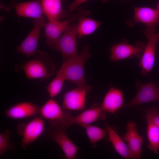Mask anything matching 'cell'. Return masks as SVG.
<instances>
[{
	"mask_svg": "<svg viewBox=\"0 0 159 159\" xmlns=\"http://www.w3.org/2000/svg\"><path fill=\"white\" fill-rule=\"evenodd\" d=\"M106 112L100 105L96 104L91 108L83 110L76 116L73 117L70 115L65 123V127L66 128L74 124L82 126L103 120L106 117Z\"/></svg>",
	"mask_w": 159,
	"mask_h": 159,
	"instance_id": "cell-11",
	"label": "cell"
},
{
	"mask_svg": "<svg viewBox=\"0 0 159 159\" xmlns=\"http://www.w3.org/2000/svg\"><path fill=\"white\" fill-rule=\"evenodd\" d=\"M156 9L158 11V13L159 14V1H158V6H157V8Z\"/></svg>",
	"mask_w": 159,
	"mask_h": 159,
	"instance_id": "cell-28",
	"label": "cell"
},
{
	"mask_svg": "<svg viewBox=\"0 0 159 159\" xmlns=\"http://www.w3.org/2000/svg\"><path fill=\"white\" fill-rule=\"evenodd\" d=\"M158 85H159V84H158Z\"/></svg>",
	"mask_w": 159,
	"mask_h": 159,
	"instance_id": "cell-29",
	"label": "cell"
},
{
	"mask_svg": "<svg viewBox=\"0 0 159 159\" xmlns=\"http://www.w3.org/2000/svg\"><path fill=\"white\" fill-rule=\"evenodd\" d=\"M16 15L19 16L37 19L43 15L44 12L38 0L20 3H13L12 5Z\"/></svg>",
	"mask_w": 159,
	"mask_h": 159,
	"instance_id": "cell-19",
	"label": "cell"
},
{
	"mask_svg": "<svg viewBox=\"0 0 159 159\" xmlns=\"http://www.w3.org/2000/svg\"><path fill=\"white\" fill-rule=\"evenodd\" d=\"M11 135L10 130H8L0 133V155L4 154L7 151L15 148V146L11 144L10 137Z\"/></svg>",
	"mask_w": 159,
	"mask_h": 159,
	"instance_id": "cell-25",
	"label": "cell"
},
{
	"mask_svg": "<svg viewBox=\"0 0 159 159\" xmlns=\"http://www.w3.org/2000/svg\"><path fill=\"white\" fill-rule=\"evenodd\" d=\"M126 132L123 135V139L127 143L131 159L141 158V152L143 138L139 133L136 123L130 121L126 125Z\"/></svg>",
	"mask_w": 159,
	"mask_h": 159,
	"instance_id": "cell-13",
	"label": "cell"
},
{
	"mask_svg": "<svg viewBox=\"0 0 159 159\" xmlns=\"http://www.w3.org/2000/svg\"><path fill=\"white\" fill-rule=\"evenodd\" d=\"M31 59L23 63L19 67L22 69L29 80L40 79L41 81L56 75L55 63L44 51L37 50Z\"/></svg>",
	"mask_w": 159,
	"mask_h": 159,
	"instance_id": "cell-2",
	"label": "cell"
},
{
	"mask_svg": "<svg viewBox=\"0 0 159 159\" xmlns=\"http://www.w3.org/2000/svg\"><path fill=\"white\" fill-rule=\"evenodd\" d=\"M52 98L47 100L40 107L41 117L52 123V127H58L66 129L65 125L70 114L65 111Z\"/></svg>",
	"mask_w": 159,
	"mask_h": 159,
	"instance_id": "cell-7",
	"label": "cell"
},
{
	"mask_svg": "<svg viewBox=\"0 0 159 159\" xmlns=\"http://www.w3.org/2000/svg\"><path fill=\"white\" fill-rule=\"evenodd\" d=\"M56 76L49 83L47 87V90L51 98L58 95L62 89L65 81L63 77L59 73L56 72Z\"/></svg>",
	"mask_w": 159,
	"mask_h": 159,
	"instance_id": "cell-24",
	"label": "cell"
},
{
	"mask_svg": "<svg viewBox=\"0 0 159 159\" xmlns=\"http://www.w3.org/2000/svg\"><path fill=\"white\" fill-rule=\"evenodd\" d=\"M67 17V20L63 21H48L44 26L46 43L53 49L60 37L68 26L76 20L75 15L72 14L69 15Z\"/></svg>",
	"mask_w": 159,
	"mask_h": 159,
	"instance_id": "cell-10",
	"label": "cell"
},
{
	"mask_svg": "<svg viewBox=\"0 0 159 159\" xmlns=\"http://www.w3.org/2000/svg\"><path fill=\"white\" fill-rule=\"evenodd\" d=\"M50 134L52 140L60 147L66 158L74 159L77 154V147L67 134L65 128L57 127H52Z\"/></svg>",
	"mask_w": 159,
	"mask_h": 159,
	"instance_id": "cell-14",
	"label": "cell"
},
{
	"mask_svg": "<svg viewBox=\"0 0 159 159\" xmlns=\"http://www.w3.org/2000/svg\"><path fill=\"white\" fill-rule=\"evenodd\" d=\"M48 21H61L67 17V10L62 8V0H38Z\"/></svg>",
	"mask_w": 159,
	"mask_h": 159,
	"instance_id": "cell-20",
	"label": "cell"
},
{
	"mask_svg": "<svg viewBox=\"0 0 159 159\" xmlns=\"http://www.w3.org/2000/svg\"><path fill=\"white\" fill-rule=\"evenodd\" d=\"M47 23L44 15L39 18L34 19L33 21L34 26L30 33L16 48L19 54H22L28 57H33L35 54L42 28Z\"/></svg>",
	"mask_w": 159,
	"mask_h": 159,
	"instance_id": "cell-8",
	"label": "cell"
},
{
	"mask_svg": "<svg viewBox=\"0 0 159 159\" xmlns=\"http://www.w3.org/2000/svg\"><path fill=\"white\" fill-rule=\"evenodd\" d=\"M45 128L44 119L41 116L36 117L26 124L22 132L21 144L26 148L38 138L43 132Z\"/></svg>",
	"mask_w": 159,
	"mask_h": 159,
	"instance_id": "cell-15",
	"label": "cell"
},
{
	"mask_svg": "<svg viewBox=\"0 0 159 159\" xmlns=\"http://www.w3.org/2000/svg\"><path fill=\"white\" fill-rule=\"evenodd\" d=\"M90 14L87 10L80 8L78 12L75 16L78 20L76 30L79 37L90 35L94 32L103 23L89 18Z\"/></svg>",
	"mask_w": 159,
	"mask_h": 159,
	"instance_id": "cell-17",
	"label": "cell"
},
{
	"mask_svg": "<svg viewBox=\"0 0 159 159\" xmlns=\"http://www.w3.org/2000/svg\"><path fill=\"white\" fill-rule=\"evenodd\" d=\"M147 135L149 150L157 153L159 150V127L152 122L147 120Z\"/></svg>",
	"mask_w": 159,
	"mask_h": 159,
	"instance_id": "cell-22",
	"label": "cell"
},
{
	"mask_svg": "<svg viewBox=\"0 0 159 159\" xmlns=\"http://www.w3.org/2000/svg\"><path fill=\"white\" fill-rule=\"evenodd\" d=\"M155 27H146L143 30L148 42L139 64L143 76L151 72L155 63L156 47L159 42V32L155 33Z\"/></svg>",
	"mask_w": 159,
	"mask_h": 159,
	"instance_id": "cell-3",
	"label": "cell"
},
{
	"mask_svg": "<svg viewBox=\"0 0 159 159\" xmlns=\"http://www.w3.org/2000/svg\"><path fill=\"white\" fill-rule=\"evenodd\" d=\"M147 120L153 122L159 127V112L155 107L148 108L145 110Z\"/></svg>",
	"mask_w": 159,
	"mask_h": 159,
	"instance_id": "cell-26",
	"label": "cell"
},
{
	"mask_svg": "<svg viewBox=\"0 0 159 159\" xmlns=\"http://www.w3.org/2000/svg\"><path fill=\"white\" fill-rule=\"evenodd\" d=\"M89 46L86 45L80 54L64 60L57 72L60 74L65 80L73 83L77 87L89 86L86 82L85 73V63L92 56L89 52Z\"/></svg>",
	"mask_w": 159,
	"mask_h": 159,
	"instance_id": "cell-1",
	"label": "cell"
},
{
	"mask_svg": "<svg viewBox=\"0 0 159 159\" xmlns=\"http://www.w3.org/2000/svg\"><path fill=\"white\" fill-rule=\"evenodd\" d=\"M134 16L132 19L126 20V23L132 27L138 23L146 25V27H155L159 24V14L156 9L147 7L133 6Z\"/></svg>",
	"mask_w": 159,
	"mask_h": 159,
	"instance_id": "cell-12",
	"label": "cell"
},
{
	"mask_svg": "<svg viewBox=\"0 0 159 159\" xmlns=\"http://www.w3.org/2000/svg\"><path fill=\"white\" fill-rule=\"evenodd\" d=\"M89 0H74L73 3L69 6V10L71 11L81 4L88 1ZM108 0H102L103 2H106Z\"/></svg>",
	"mask_w": 159,
	"mask_h": 159,
	"instance_id": "cell-27",
	"label": "cell"
},
{
	"mask_svg": "<svg viewBox=\"0 0 159 159\" xmlns=\"http://www.w3.org/2000/svg\"><path fill=\"white\" fill-rule=\"evenodd\" d=\"M110 87L100 105L106 112L113 113L122 108L123 105V92L122 90L116 89L111 85Z\"/></svg>",
	"mask_w": 159,
	"mask_h": 159,
	"instance_id": "cell-18",
	"label": "cell"
},
{
	"mask_svg": "<svg viewBox=\"0 0 159 159\" xmlns=\"http://www.w3.org/2000/svg\"><path fill=\"white\" fill-rule=\"evenodd\" d=\"M138 91L130 102L123 105L122 108L137 106L148 102L159 101V88L153 82L144 84L137 80L135 84Z\"/></svg>",
	"mask_w": 159,
	"mask_h": 159,
	"instance_id": "cell-5",
	"label": "cell"
},
{
	"mask_svg": "<svg viewBox=\"0 0 159 159\" xmlns=\"http://www.w3.org/2000/svg\"><path fill=\"white\" fill-rule=\"evenodd\" d=\"M92 88L90 85L87 87H77L66 92L63 97L62 108L65 110H85L87 95Z\"/></svg>",
	"mask_w": 159,
	"mask_h": 159,
	"instance_id": "cell-9",
	"label": "cell"
},
{
	"mask_svg": "<svg viewBox=\"0 0 159 159\" xmlns=\"http://www.w3.org/2000/svg\"><path fill=\"white\" fill-rule=\"evenodd\" d=\"M77 23L70 24L59 38L54 49L59 52L64 60L78 54L76 30Z\"/></svg>",
	"mask_w": 159,
	"mask_h": 159,
	"instance_id": "cell-4",
	"label": "cell"
},
{
	"mask_svg": "<svg viewBox=\"0 0 159 159\" xmlns=\"http://www.w3.org/2000/svg\"><path fill=\"white\" fill-rule=\"evenodd\" d=\"M81 127L85 129L90 142L93 145H95L97 142L105 139L108 135L107 129L90 124L83 125Z\"/></svg>",
	"mask_w": 159,
	"mask_h": 159,
	"instance_id": "cell-23",
	"label": "cell"
},
{
	"mask_svg": "<svg viewBox=\"0 0 159 159\" xmlns=\"http://www.w3.org/2000/svg\"><path fill=\"white\" fill-rule=\"evenodd\" d=\"M40 107L30 102H23L14 105L6 111V116L10 119L19 120L36 115Z\"/></svg>",
	"mask_w": 159,
	"mask_h": 159,
	"instance_id": "cell-16",
	"label": "cell"
},
{
	"mask_svg": "<svg viewBox=\"0 0 159 159\" xmlns=\"http://www.w3.org/2000/svg\"><path fill=\"white\" fill-rule=\"evenodd\" d=\"M107 130L109 140L117 153L125 159H131L128 146L115 130L111 126H108Z\"/></svg>",
	"mask_w": 159,
	"mask_h": 159,
	"instance_id": "cell-21",
	"label": "cell"
},
{
	"mask_svg": "<svg viewBox=\"0 0 159 159\" xmlns=\"http://www.w3.org/2000/svg\"><path fill=\"white\" fill-rule=\"evenodd\" d=\"M145 46V43L140 41L137 42L135 45H130L127 43L126 39H124L110 49V61L114 62L134 57L141 58Z\"/></svg>",
	"mask_w": 159,
	"mask_h": 159,
	"instance_id": "cell-6",
	"label": "cell"
}]
</instances>
